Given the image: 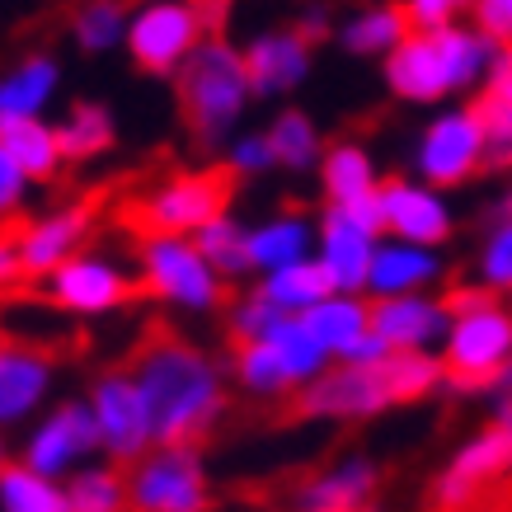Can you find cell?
I'll return each mask as SVG.
<instances>
[{"instance_id": "49", "label": "cell", "mask_w": 512, "mask_h": 512, "mask_svg": "<svg viewBox=\"0 0 512 512\" xmlns=\"http://www.w3.org/2000/svg\"><path fill=\"white\" fill-rule=\"evenodd\" d=\"M451 5H456V10H461V15H470V10H475V5H480V0H451Z\"/></svg>"}, {"instance_id": "2", "label": "cell", "mask_w": 512, "mask_h": 512, "mask_svg": "<svg viewBox=\"0 0 512 512\" xmlns=\"http://www.w3.org/2000/svg\"><path fill=\"white\" fill-rule=\"evenodd\" d=\"M498 47L475 24H451L442 33H409L386 62V90L400 104H447L466 90H484Z\"/></svg>"}, {"instance_id": "4", "label": "cell", "mask_w": 512, "mask_h": 512, "mask_svg": "<svg viewBox=\"0 0 512 512\" xmlns=\"http://www.w3.org/2000/svg\"><path fill=\"white\" fill-rule=\"evenodd\" d=\"M451 329L442 343V367L451 390H484L512 372V311L484 287H456L447 296Z\"/></svg>"}, {"instance_id": "41", "label": "cell", "mask_w": 512, "mask_h": 512, "mask_svg": "<svg viewBox=\"0 0 512 512\" xmlns=\"http://www.w3.org/2000/svg\"><path fill=\"white\" fill-rule=\"evenodd\" d=\"M475 109H480V118H484L489 132H512V47H498L494 71H489V80H484Z\"/></svg>"}, {"instance_id": "34", "label": "cell", "mask_w": 512, "mask_h": 512, "mask_svg": "<svg viewBox=\"0 0 512 512\" xmlns=\"http://www.w3.org/2000/svg\"><path fill=\"white\" fill-rule=\"evenodd\" d=\"M268 343H273V353L282 357V367H287V376H292L296 395H301L306 386H315V381L334 367V357H329L325 343L306 329V320H301V315H287V320H282V329Z\"/></svg>"}, {"instance_id": "32", "label": "cell", "mask_w": 512, "mask_h": 512, "mask_svg": "<svg viewBox=\"0 0 512 512\" xmlns=\"http://www.w3.org/2000/svg\"><path fill=\"white\" fill-rule=\"evenodd\" d=\"M57 141H62V156L66 160H94V156H109L118 146V123L104 104L94 99H80L71 104L62 123H57Z\"/></svg>"}, {"instance_id": "29", "label": "cell", "mask_w": 512, "mask_h": 512, "mask_svg": "<svg viewBox=\"0 0 512 512\" xmlns=\"http://www.w3.org/2000/svg\"><path fill=\"white\" fill-rule=\"evenodd\" d=\"M0 146L10 151L19 170L29 174V184H52L62 174L66 156L62 141H57V127H47L43 118H24V123H5L0 127Z\"/></svg>"}, {"instance_id": "11", "label": "cell", "mask_w": 512, "mask_h": 512, "mask_svg": "<svg viewBox=\"0 0 512 512\" xmlns=\"http://www.w3.org/2000/svg\"><path fill=\"white\" fill-rule=\"evenodd\" d=\"M94 456H104V447H99V423L90 414V400H62L33 423L19 461L38 470V475H47V480L66 484L80 466H90Z\"/></svg>"}, {"instance_id": "23", "label": "cell", "mask_w": 512, "mask_h": 512, "mask_svg": "<svg viewBox=\"0 0 512 512\" xmlns=\"http://www.w3.org/2000/svg\"><path fill=\"white\" fill-rule=\"evenodd\" d=\"M320 198L325 207L334 212H348V207H362V202H372L381 193V170H376V160L367 146H357V141H334L320 160Z\"/></svg>"}, {"instance_id": "22", "label": "cell", "mask_w": 512, "mask_h": 512, "mask_svg": "<svg viewBox=\"0 0 512 512\" xmlns=\"http://www.w3.org/2000/svg\"><path fill=\"white\" fill-rule=\"evenodd\" d=\"M442 282V254L400 240H381L367 273V301H395V296H428Z\"/></svg>"}, {"instance_id": "6", "label": "cell", "mask_w": 512, "mask_h": 512, "mask_svg": "<svg viewBox=\"0 0 512 512\" xmlns=\"http://www.w3.org/2000/svg\"><path fill=\"white\" fill-rule=\"evenodd\" d=\"M217 33L212 0H137L127 19V57L146 76L174 80L179 66Z\"/></svg>"}, {"instance_id": "28", "label": "cell", "mask_w": 512, "mask_h": 512, "mask_svg": "<svg viewBox=\"0 0 512 512\" xmlns=\"http://www.w3.org/2000/svg\"><path fill=\"white\" fill-rule=\"evenodd\" d=\"M254 292L264 296L268 306H278L282 315H311L320 301L334 296V282L320 268V259H301V264H287L278 273H264Z\"/></svg>"}, {"instance_id": "30", "label": "cell", "mask_w": 512, "mask_h": 512, "mask_svg": "<svg viewBox=\"0 0 512 512\" xmlns=\"http://www.w3.org/2000/svg\"><path fill=\"white\" fill-rule=\"evenodd\" d=\"M268 141H273V156H278V170L287 174H315L320 160H325V137L306 109H278L273 123L264 127Z\"/></svg>"}, {"instance_id": "39", "label": "cell", "mask_w": 512, "mask_h": 512, "mask_svg": "<svg viewBox=\"0 0 512 512\" xmlns=\"http://www.w3.org/2000/svg\"><path fill=\"white\" fill-rule=\"evenodd\" d=\"M282 320L287 315L278 306H268L259 292L235 296L231 306H226V334H231V343H268L282 329Z\"/></svg>"}, {"instance_id": "43", "label": "cell", "mask_w": 512, "mask_h": 512, "mask_svg": "<svg viewBox=\"0 0 512 512\" xmlns=\"http://www.w3.org/2000/svg\"><path fill=\"white\" fill-rule=\"evenodd\" d=\"M470 24L494 47H512V0H480L470 10Z\"/></svg>"}, {"instance_id": "31", "label": "cell", "mask_w": 512, "mask_h": 512, "mask_svg": "<svg viewBox=\"0 0 512 512\" xmlns=\"http://www.w3.org/2000/svg\"><path fill=\"white\" fill-rule=\"evenodd\" d=\"M231 386L245 390L249 400H282V395H296L292 376L282 367V357L273 353V343H231Z\"/></svg>"}, {"instance_id": "37", "label": "cell", "mask_w": 512, "mask_h": 512, "mask_svg": "<svg viewBox=\"0 0 512 512\" xmlns=\"http://www.w3.org/2000/svg\"><path fill=\"white\" fill-rule=\"evenodd\" d=\"M0 512H71L62 480H47L24 461L0 470Z\"/></svg>"}, {"instance_id": "12", "label": "cell", "mask_w": 512, "mask_h": 512, "mask_svg": "<svg viewBox=\"0 0 512 512\" xmlns=\"http://www.w3.org/2000/svg\"><path fill=\"white\" fill-rule=\"evenodd\" d=\"M512 475V428L503 423H484L475 437H466L451 451V461L433 480V503L442 512H461L489 489V484Z\"/></svg>"}, {"instance_id": "15", "label": "cell", "mask_w": 512, "mask_h": 512, "mask_svg": "<svg viewBox=\"0 0 512 512\" xmlns=\"http://www.w3.org/2000/svg\"><path fill=\"white\" fill-rule=\"evenodd\" d=\"M381 235L400 245L442 249L456 235V212L442 188L423 179H386L381 184Z\"/></svg>"}, {"instance_id": "27", "label": "cell", "mask_w": 512, "mask_h": 512, "mask_svg": "<svg viewBox=\"0 0 512 512\" xmlns=\"http://www.w3.org/2000/svg\"><path fill=\"white\" fill-rule=\"evenodd\" d=\"M249 259H254V273H278L287 264H301V259H315V226L296 212H278V217L249 226Z\"/></svg>"}, {"instance_id": "24", "label": "cell", "mask_w": 512, "mask_h": 512, "mask_svg": "<svg viewBox=\"0 0 512 512\" xmlns=\"http://www.w3.org/2000/svg\"><path fill=\"white\" fill-rule=\"evenodd\" d=\"M306 329H311L315 339L325 343V353L334 362H348V357L362 348V343L372 339V301L367 296H343L334 292L329 301H320L311 315H301Z\"/></svg>"}, {"instance_id": "21", "label": "cell", "mask_w": 512, "mask_h": 512, "mask_svg": "<svg viewBox=\"0 0 512 512\" xmlns=\"http://www.w3.org/2000/svg\"><path fill=\"white\" fill-rule=\"evenodd\" d=\"M52 357L33 343L0 339V428L33 419L52 395Z\"/></svg>"}, {"instance_id": "9", "label": "cell", "mask_w": 512, "mask_h": 512, "mask_svg": "<svg viewBox=\"0 0 512 512\" xmlns=\"http://www.w3.org/2000/svg\"><path fill=\"white\" fill-rule=\"evenodd\" d=\"M212 480L198 447H151L127 466V512H207Z\"/></svg>"}, {"instance_id": "16", "label": "cell", "mask_w": 512, "mask_h": 512, "mask_svg": "<svg viewBox=\"0 0 512 512\" xmlns=\"http://www.w3.org/2000/svg\"><path fill=\"white\" fill-rule=\"evenodd\" d=\"M315 47L287 24V29H264L245 43V71L254 99H287L311 80Z\"/></svg>"}, {"instance_id": "33", "label": "cell", "mask_w": 512, "mask_h": 512, "mask_svg": "<svg viewBox=\"0 0 512 512\" xmlns=\"http://www.w3.org/2000/svg\"><path fill=\"white\" fill-rule=\"evenodd\" d=\"M127 19H132V5H123V0H76L66 29H71L80 52L99 57V52H113L127 43Z\"/></svg>"}, {"instance_id": "50", "label": "cell", "mask_w": 512, "mask_h": 512, "mask_svg": "<svg viewBox=\"0 0 512 512\" xmlns=\"http://www.w3.org/2000/svg\"><path fill=\"white\" fill-rule=\"evenodd\" d=\"M0 470H5V442H0Z\"/></svg>"}, {"instance_id": "19", "label": "cell", "mask_w": 512, "mask_h": 512, "mask_svg": "<svg viewBox=\"0 0 512 512\" xmlns=\"http://www.w3.org/2000/svg\"><path fill=\"white\" fill-rule=\"evenodd\" d=\"M94 226V202H66L57 212L19 226V259H24V278H52L66 259H76L85 235Z\"/></svg>"}, {"instance_id": "40", "label": "cell", "mask_w": 512, "mask_h": 512, "mask_svg": "<svg viewBox=\"0 0 512 512\" xmlns=\"http://www.w3.org/2000/svg\"><path fill=\"white\" fill-rule=\"evenodd\" d=\"M475 278H480L484 292H512V217H494L489 221V235L480 245V259H475Z\"/></svg>"}, {"instance_id": "45", "label": "cell", "mask_w": 512, "mask_h": 512, "mask_svg": "<svg viewBox=\"0 0 512 512\" xmlns=\"http://www.w3.org/2000/svg\"><path fill=\"white\" fill-rule=\"evenodd\" d=\"M24 188H29V174L19 170L10 151L0 146V221H10L19 212V202H24Z\"/></svg>"}, {"instance_id": "25", "label": "cell", "mask_w": 512, "mask_h": 512, "mask_svg": "<svg viewBox=\"0 0 512 512\" xmlns=\"http://www.w3.org/2000/svg\"><path fill=\"white\" fill-rule=\"evenodd\" d=\"M62 85V66L52 62L47 52H33L15 71L0 76V127L24 123V118H43V109L52 104V94Z\"/></svg>"}, {"instance_id": "26", "label": "cell", "mask_w": 512, "mask_h": 512, "mask_svg": "<svg viewBox=\"0 0 512 512\" xmlns=\"http://www.w3.org/2000/svg\"><path fill=\"white\" fill-rule=\"evenodd\" d=\"M409 33L414 29H409V19H404L400 0H376V5H362L357 15L343 19L339 43L348 57H376V62H386Z\"/></svg>"}, {"instance_id": "14", "label": "cell", "mask_w": 512, "mask_h": 512, "mask_svg": "<svg viewBox=\"0 0 512 512\" xmlns=\"http://www.w3.org/2000/svg\"><path fill=\"white\" fill-rule=\"evenodd\" d=\"M395 409L386 390V376H381V362L376 367H357V362H334L315 386H306L296 395V414L301 419H320V423H362Z\"/></svg>"}, {"instance_id": "3", "label": "cell", "mask_w": 512, "mask_h": 512, "mask_svg": "<svg viewBox=\"0 0 512 512\" xmlns=\"http://www.w3.org/2000/svg\"><path fill=\"white\" fill-rule=\"evenodd\" d=\"M174 99H179V118H184L193 146L198 151H226L240 137V123H245L249 99H254L245 71V47H235L226 33H212L179 66Z\"/></svg>"}, {"instance_id": "7", "label": "cell", "mask_w": 512, "mask_h": 512, "mask_svg": "<svg viewBox=\"0 0 512 512\" xmlns=\"http://www.w3.org/2000/svg\"><path fill=\"white\" fill-rule=\"evenodd\" d=\"M137 264H141V292L165 301L170 311L184 315H212L226 311V292L231 282L202 259V249L184 235H151L137 240Z\"/></svg>"}, {"instance_id": "20", "label": "cell", "mask_w": 512, "mask_h": 512, "mask_svg": "<svg viewBox=\"0 0 512 512\" xmlns=\"http://www.w3.org/2000/svg\"><path fill=\"white\" fill-rule=\"evenodd\" d=\"M372 329L390 353H433L447 343L451 306L447 296H395L372 301Z\"/></svg>"}, {"instance_id": "48", "label": "cell", "mask_w": 512, "mask_h": 512, "mask_svg": "<svg viewBox=\"0 0 512 512\" xmlns=\"http://www.w3.org/2000/svg\"><path fill=\"white\" fill-rule=\"evenodd\" d=\"M494 217H512V188L498 198V207H494Z\"/></svg>"}, {"instance_id": "10", "label": "cell", "mask_w": 512, "mask_h": 512, "mask_svg": "<svg viewBox=\"0 0 512 512\" xmlns=\"http://www.w3.org/2000/svg\"><path fill=\"white\" fill-rule=\"evenodd\" d=\"M90 414L99 423V447L109 456L113 466H137L146 451L156 447V423H151V409L141 400V386L132 381L127 367L118 372L94 376L90 386Z\"/></svg>"}, {"instance_id": "38", "label": "cell", "mask_w": 512, "mask_h": 512, "mask_svg": "<svg viewBox=\"0 0 512 512\" xmlns=\"http://www.w3.org/2000/svg\"><path fill=\"white\" fill-rule=\"evenodd\" d=\"M71 512H127V470L113 461H90L66 480Z\"/></svg>"}, {"instance_id": "35", "label": "cell", "mask_w": 512, "mask_h": 512, "mask_svg": "<svg viewBox=\"0 0 512 512\" xmlns=\"http://www.w3.org/2000/svg\"><path fill=\"white\" fill-rule=\"evenodd\" d=\"M193 245L202 249V259L217 268L226 282H245L254 273V259H249V226L240 217H217L212 226H202L193 235Z\"/></svg>"}, {"instance_id": "1", "label": "cell", "mask_w": 512, "mask_h": 512, "mask_svg": "<svg viewBox=\"0 0 512 512\" xmlns=\"http://www.w3.org/2000/svg\"><path fill=\"white\" fill-rule=\"evenodd\" d=\"M132 381L156 423V447H198L226 419L231 372L198 343L151 329L132 357Z\"/></svg>"}, {"instance_id": "42", "label": "cell", "mask_w": 512, "mask_h": 512, "mask_svg": "<svg viewBox=\"0 0 512 512\" xmlns=\"http://www.w3.org/2000/svg\"><path fill=\"white\" fill-rule=\"evenodd\" d=\"M235 179H259V174L278 170V156H273V141L268 132H240V137L226 146V160H221Z\"/></svg>"}, {"instance_id": "17", "label": "cell", "mask_w": 512, "mask_h": 512, "mask_svg": "<svg viewBox=\"0 0 512 512\" xmlns=\"http://www.w3.org/2000/svg\"><path fill=\"white\" fill-rule=\"evenodd\" d=\"M376 245H381V235L367 231L348 212H329L325 207V217L315 226V259L329 273L334 292L343 296H367V273H372Z\"/></svg>"}, {"instance_id": "46", "label": "cell", "mask_w": 512, "mask_h": 512, "mask_svg": "<svg viewBox=\"0 0 512 512\" xmlns=\"http://www.w3.org/2000/svg\"><path fill=\"white\" fill-rule=\"evenodd\" d=\"M301 38L311 47H320L325 38H339V24H334V15H329V5L325 0H311V5H301V15H296V24H292Z\"/></svg>"}, {"instance_id": "8", "label": "cell", "mask_w": 512, "mask_h": 512, "mask_svg": "<svg viewBox=\"0 0 512 512\" xmlns=\"http://www.w3.org/2000/svg\"><path fill=\"white\" fill-rule=\"evenodd\" d=\"M480 170H489V127H484L480 109L461 104V109L433 113L414 146V179L447 193V188L475 179Z\"/></svg>"}, {"instance_id": "5", "label": "cell", "mask_w": 512, "mask_h": 512, "mask_svg": "<svg viewBox=\"0 0 512 512\" xmlns=\"http://www.w3.org/2000/svg\"><path fill=\"white\" fill-rule=\"evenodd\" d=\"M235 179L226 165H207V170H179L170 179H160L151 193H141L132 202V226H137V240H151V235H193L202 226H212L217 217L231 212L235 198Z\"/></svg>"}, {"instance_id": "44", "label": "cell", "mask_w": 512, "mask_h": 512, "mask_svg": "<svg viewBox=\"0 0 512 512\" xmlns=\"http://www.w3.org/2000/svg\"><path fill=\"white\" fill-rule=\"evenodd\" d=\"M404 5V19H409V29L414 33H442L456 24V5L451 0H400Z\"/></svg>"}, {"instance_id": "47", "label": "cell", "mask_w": 512, "mask_h": 512, "mask_svg": "<svg viewBox=\"0 0 512 512\" xmlns=\"http://www.w3.org/2000/svg\"><path fill=\"white\" fill-rule=\"evenodd\" d=\"M15 278H24V259H19V231H0V287H10Z\"/></svg>"}, {"instance_id": "36", "label": "cell", "mask_w": 512, "mask_h": 512, "mask_svg": "<svg viewBox=\"0 0 512 512\" xmlns=\"http://www.w3.org/2000/svg\"><path fill=\"white\" fill-rule=\"evenodd\" d=\"M390 404H419L447 386V367L437 353H390L381 362Z\"/></svg>"}, {"instance_id": "13", "label": "cell", "mask_w": 512, "mask_h": 512, "mask_svg": "<svg viewBox=\"0 0 512 512\" xmlns=\"http://www.w3.org/2000/svg\"><path fill=\"white\" fill-rule=\"evenodd\" d=\"M141 296V273L104 254H76L47 278V301L66 315H113Z\"/></svg>"}, {"instance_id": "18", "label": "cell", "mask_w": 512, "mask_h": 512, "mask_svg": "<svg viewBox=\"0 0 512 512\" xmlns=\"http://www.w3.org/2000/svg\"><path fill=\"white\" fill-rule=\"evenodd\" d=\"M376 484H381V470H376L372 456H339L329 461L325 470H315L292 489V512H372Z\"/></svg>"}]
</instances>
